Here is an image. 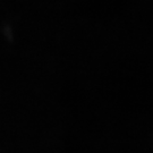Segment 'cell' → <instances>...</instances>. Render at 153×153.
Segmentation results:
<instances>
[]
</instances>
